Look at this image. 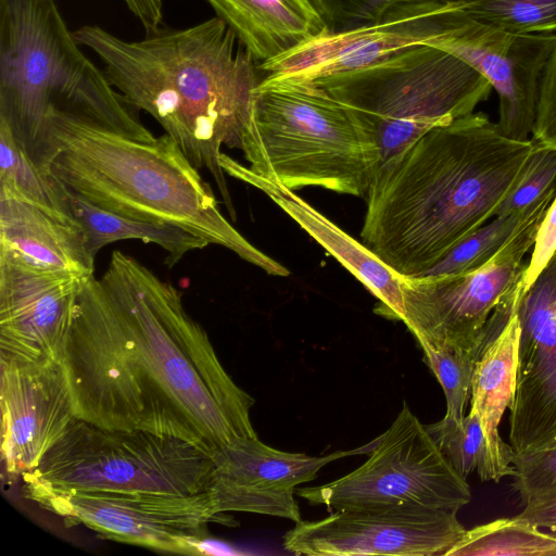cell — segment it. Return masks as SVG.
Segmentation results:
<instances>
[{
  "label": "cell",
  "mask_w": 556,
  "mask_h": 556,
  "mask_svg": "<svg viewBox=\"0 0 556 556\" xmlns=\"http://www.w3.org/2000/svg\"><path fill=\"white\" fill-rule=\"evenodd\" d=\"M483 76L500 98L498 127L516 140L532 132L540 79L556 46V35L513 34L460 12L445 36L432 45Z\"/></svg>",
  "instance_id": "cell-14"
},
{
  "label": "cell",
  "mask_w": 556,
  "mask_h": 556,
  "mask_svg": "<svg viewBox=\"0 0 556 556\" xmlns=\"http://www.w3.org/2000/svg\"><path fill=\"white\" fill-rule=\"evenodd\" d=\"M0 258L81 278L94 271L81 228L0 188Z\"/></svg>",
  "instance_id": "cell-20"
},
{
  "label": "cell",
  "mask_w": 556,
  "mask_h": 556,
  "mask_svg": "<svg viewBox=\"0 0 556 556\" xmlns=\"http://www.w3.org/2000/svg\"><path fill=\"white\" fill-rule=\"evenodd\" d=\"M369 458L352 472L295 493L330 511L359 508H428L457 511L471 491L426 425L404 402L392 425L376 438Z\"/></svg>",
  "instance_id": "cell-10"
},
{
  "label": "cell",
  "mask_w": 556,
  "mask_h": 556,
  "mask_svg": "<svg viewBox=\"0 0 556 556\" xmlns=\"http://www.w3.org/2000/svg\"><path fill=\"white\" fill-rule=\"evenodd\" d=\"M518 369L509 445L526 454L556 445V265L548 263L518 304Z\"/></svg>",
  "instance_id": "cell-16"
},
{
  "label": "cell",
  "mask_w": 556,
  "mask_h": 556,
  "mask_svg": "<svg viewBox=\"0 0 556 556\" xmlns=\"http://www.w3.org/2000/svg\"><path fill=\"white\" fill-rule=\"evenodd\" d=\"M55 186L66 214L81 228L87 249L93 258L102 248L112 242L137 239L161 247L167 252L166 265L173 267L189 252L211 244L204 238L180 227L128 218L93 205L58 184Z\"/></svg>",
  "instance_id": "cell-23"
},
{
  "label": "cell",
  "mask_w": 556,
  "mask_h": 556,
  "mask_svg": "<svg viewBox=\"0 0 556 556\" xmlns=\"http://www.w3.org/2000/svg\"><path fill=\"white\" fill-rule=\"evenodd\" d=\"M514 488L523 505L556 496V445L515 454Z\"/></svg>",
  "instance_id": "cell-31"
},
{
  "label": "cell",
  "mask_w": 556,
  "mask_h": 556,
  "mask_svg": "<svg viewBox=\"0 0 556 556\" xmlns=\"http://www.w3.org/2000/svg\"><path fill=\"white\" fill-rule=\"evenodd\" d=\"M556 556V535L518 515L466 530L444 556Z\"/></svg>",
  "instance_id": "cell-24"
},
{
  "label": "cell",
  "mask_w": 556,
  "mask_h": 556,
  "mask_svg": "<svg viewBox=\"0 0 556 556\" xmlns=\"http://www.w3.org/2000/svg\"><path fill=\"white\" fill-rule=\"evenodd\" d=\"M377 439L326 456H309L270 447L258 437L236 438L213 455L207 488L215 513H254L301 520L296 486L313 481L325 465L355 454L370 453Z\"/></svg>",
  "instance_id": "cell-15"
},
{
  "label": "cell",
  "mask_w": 556,
  "mask_h": 556,
  "mask_svg": "<svg viewBox=\"0 0 556 556\" xmlns=\"http://www.w3.org/2000/svg\"><path fill=\"white\" fill-rule=\"evenodd\" d=\"M33 502L62 517L70 526L83 525L121 543L154 551L194 555L207 526L233 525L228 514L215 513L206 491L184 495L154 492L49 493Z\"/></svg>",
  "instance_id": "cell-11"
},
{
  "label": "cell",
  "mask_w": 556,
  "mask_h": 556,
  "mask_svg": "<svg viewBox=\"0 0 556 556\" xmlns=\"http://www.w3.org/2000/svg\"><path fill=\"white\" fill-rule=\"evenodd\" d=\"M312 81L350 113L376 153L375 173L427 131L473 113L492 89L464 61L431 45Z\"/></svg>",
  "instance_id": "cell-7"
},
{
  "label": "cell",
  "mask_w": 556,
  "mask_h": 556,
  "mask_svg": "<svg viewBox=\"0 0 556 556\" xmlns=\"http://www.w3.org/2000/svg\"><path fill=\"white\" fill-rule=\"evenodd\" d=\"M94 52L103 73L134 109L151 115L198 169H207L236 218L222 147L241 149L254 93L257 62L217 16L181 28L161 27L125 40L99 25L74 30Z\"/></svg>",
  "instance_id": "cell-3"
},
{
  "label": "cell",
  "mask_w": 556,
  "mask_h": 556,
  "mask_svg": "<svg viewBox=\"0 0 556 556\" xmlns=\"http://www.w3.org/2000/svg\"><path fill=\"white\" fill-rule=\"evenodd\" d=\"M80 47L56 0H0V121L27 149L53 117L153 140Z\"/></svg>",
  "instance_id": "cell-5"
},
{
  "label": "cell",
  "mask_w": 556,
  "mask_h": 556,
  "mask_svg": "<svg viewBox=\"0 0 556 556\" xmlns=\"http://www.w3.org/2000/svg\"><path fill=\"white\" fill-rule=\"evenodd\" d=\"M554 261H555V265H556V253H555V255H554Z\"/></svg>",
  "instance_id": "cell-39"
},
{
  "label": "cell",
  "mask_w": 556,
  "mask_h": 556,
  "mask_svg": "<svg viewBox=\"0 0 556 556\" xmlns=\"http://www.w3.org/2000/svg\"><path fill=\"white\" fill-rule=\"evenodd\" d=\"M219 164L225 174L264 192L291 216L378 300L375 312L392 320H403V278L387 267L369 249L316 211L294 191L254 173L226 153Z\"/></svg>",
  "instance_id": "cell-19"
},
{
  "label": "cell",
  "mask_w": 556,
  "mask_h": 556,
  "mask_svg": "<svg viewBox=\"0 0 556 556\" xmlns=\"http://www.w3.org/2000/svg\"><path fill=\"white\" fill-rule=\"evenodd\" d=\"M257 64L330 29L312 0H206Z\"/></svg>",
  "instance_id": "cell-21"
},
{
  "label": "cell",
  "mask_w": 556,
  "mask_h": 556,
  "mask_svg": "<svg viewBox=\"0 0 556 556\" xmlns=\"http://www.w3.org/2000/svg\"><path fill=\"white\" fill-rule=\"evenodd\" d=\"M439 448L465 479L477 471L482 481L498 482L509 472L494 457L478 415L470 410L462 421L444 416L438 422L426 425Z\"/></svg>",
  "instance_id": "cell-26"
},
{
  "label": "cell",
  "mask_w": 556,
  "mask_h": 556,
  "mask_svg": "<svg viewBox=\"0 0 556 556\" xmlns=\"http://www.w3.org/2000/svg\"><path fill=\"white\" fill-rule=\"evenodd\" d=\"M323 16L326 18L329 27L331 26L333 8L332 0H312Z\"/></svg>",
  "instance_id": "cell-38"
},
{
  "label": "cell",
  "mask_w": 556,
  "mask_h": 556,
  "mask_svg": "<svg viewBox=\"0 0 556 556\" xmlns=\"http://www.w3.org/2000/svg\"><path fill=\"white\" fill-rule=\"evenodd\" d=\"M28 151L55 184L93 205L128 218L180 227L268 275L290 274L225 218L210 185L167 134L142 141L53 117Z\"/></svg>",
  "instance_id": "cell-4"
},
{
  "label": "cell",
  "mask_w": 556,
  "mask_h": 556,
  "mask_svg": "<svg viewBox=\"0 0 556 556\" xmlns=\"http://www.w3.org/2000/svg\"><path fill=\"white\" fill-rule=\"evenodd\" d=\"M59 364L76 418L111 430L173 435L213 455L257 437L255 400L220 363L181 292L114 251L83 280Z\"/></svg>",
  "instance_id": "cell-1"
},
{
  "label": "cell",
  "mask_w": 556,
  "mask_h": 556,
  "mask_svg": "<svg viewBox=\"0 0 556 556\" xmlns=\"http://www.w3.org/2000/svg\"><path fill=\"white\" fill-rule=\"evenodd\" d=\"M556 253V194L539 226L522 279V293L534 283Z\"/></svg>",
  "instance_id": "cell-34"
},
{
  "label": "cell",
  "mask_w": 556,
  "mask_h": 556,
  "mask_svg": "<svg viewBox=\"0 0 556 556\" xmlns=\"http://www.w3.org/2000/svg\"><path fill=\"white\" fill-rule=\"evenodd\" d=\"M84 279L0 258V359L59 362Z\"/></svg>",
  "instance_id": "cell-18"
},
{
  "label": "cell",
  "mask_w": 556,
  "mask_h": 556,
  "mask_svg": "<svg viewBox=\"0 0 556 556\" xmlns=\"http://www.w3.org/2000/svg\"><path fill=\"white\" fill-rule=\"evenodd\" d=\"M555 194L556 190L525 213L496 215L454 245L420 277L455 275L482 267L538 213L547 208Z\"/></svg>",
  "instance_id": "cell-25"
},
{
  "label": "cell",
  "mask_w": 556,
  "mask_h": 556,
  "mask_svg": "<svg viewBox=\"0 0 556 556\" xmlns=\"http://www.w3.org/2000/svg\"><path fill=\"white\" fill-rule=\"evenodd\" d=\"M518 304L519 301L502 331L478 358L470 396V410L478 415L494 457L510 477L516 473L515 453L500 437L498 426L515 394L520 339Z\"/></svg>",
  "instance_id": "cell-22"
},
{
  "label": "cell",
  "mask_w": 556,
  "mask_h": 556,
  "mask_svg": "<svg viewBox=\"0 0 556 556\" xmlns=\"http://www.w3.org/2000/svg\"><path fill=\"white\" fill-rule=\"evenodd\" d=\"M466 529L457 511L428 508H359L300 520L282 538L283 548L307 556H437Z\"/></svg>",
  "instance_id": "cell-13"
},
{
  "label": "cell",
  "mask_w": 556,
  "mask_h": 556,
  "mask_svg": "<svg viewBox=\"0 0 556 556\" xmlns=\"http://www.w3.org/2000/svg\"><path fill=\"white\" fill-rule=\"evenodd\" d=\"M554 190H556V151L534 143L520 177L502 202L496 215L525 213L535 207Z\"/></svg>",
  "instance_id": "cell-30"
},
{
  "label": "cell",
  "mask_w": 556,
  "mask_h": 556,
  "mask_svg": "<svg viewBox=\"0 0 556 556\" xmlns=\"http://www.w3.org/2000/svg\"><path fill=\"white\" fill-rule=\"evenodd\" d=\"M128 10L137 17L146 35L157 31L163 21L162 0H123Z\"/></svg>",
  "instance_id": "cell-35"
},
{
  "label": "cell",
  "mask_w": 556,
  "mask_h": 556,
  "mask_svg": "<svg viewBox=\"0 0 556 556\" xmlns=\"http://www.w3.org/2000/svg\"><path fill=\"white\" fill-rule=\"evenodd\" d=\"M214 462L184 439L144 430H111L76 418L21 476L22 494L154 492L191 495L207 490Z\"/></svg>",
  "instance_id": "cell-8"
},
{
  "label": "cell",
  "mask_w": 556,
  "mask_h": 556,
  "mask_svg": "<svg viewBox=\"0 0 556 556\" xmlns=\"http://www.w3.org/2000/svg\"><path fill=\"white\" fill-rule=\"evenodd\" d=\"M531 135L535 144L556 151V46L540 79Z\"/></svg>",
  "instance_id": "cell-32"
},
{
  "label": "cell",
  "mask_w": 556,
  "mask_h": 556,
  "mask_svg": "<svg viewBox=\"0 0 556 556\" xmlns=\"http://www.w3.org/2000/svg\"><path fill=\"white\" fill-rule=\"evenodd\" d=\"M456 0L391 8L379 18L343 29H328L258 70L266 77L312 81L361 70L406 48L434 45L452 27Z\"/></svg>",
  "instance_id": "cell-12"
},
{
  "label": "cell",
  "mask_w": 556,
  "mask_h": 556,
  "mask_svg": "<svg viewBox=\"0 0 556 556\" xmlns=\"http://www.w3.org/2000/svg\"><path fill=\"white\" fill-rule=\"evenodd\" d=\"M533 148L480 112L432 128L374 174L362 243L399 277H420L496 216Z\"/></svg>",
  "instance_id": "cell-2"
},
{
  "label": "cell",
  "mask_w": 556,
  "mask_h": 556,
  "mask_svg": "<svg viewBox=\"0 0 556 556\" xmlns=\"http://www.w3.org/2000/svg\"><path fill=\"white\" fill-rule=\"evenodd\" d=\"M547 208L480 268L447 276L403 278L402 321L420 346L450 348L478 361L521 296L525 256L533 247Z\"/></svg>",
  "instance_id": "cell-9"
},
{
  "label": "cell",
  "mask_w": 556,
  "mask_h": 556,
  "mask_svg": "<svg viewBox=\"0 0 556 556\" xmlns=\"http://www.w3.org/2000/svg\"><path fill=\"white\" fill-rule=\"evenodd\" d=\"M0 188L71 219L53 180L37 165L25 143L1 121Z\"/></svg>",
  "instance_id": "cell-27"
},
{
  "label": "cell",
  "mask_w": 556,
  "mask_h": 556,
  "mask_svg": "<svg viewBox=\"0 0 556 556\" xmlns=\"http://www.w3.org/2000/svg\"><path fill=\"white\" fill-rule=\"evenodd\" d=\"M468 17L513 34L556 31V0H457Z\"/></svg>",
  "instance_id": "cell-28"
},
{
  "label": "cell",
  "mask_w": 556,
  "mask_h": 556,
  "mask_svg": "<svg viewBox=\"0 0 556 556\" xmlns=\"http://www.w3.org/2000/svg\"><path fill=\"white\" fill-rule=\"evenodd\" d=\"M425 362L440 382L446 399L445 416L462 421L471 396V382L477 359L470 354L450 349L420 346Z\"/></svg>",
  "instance_id": "cell-29"
},
{
  "label": "cell",
  "mask_w": 556,
  "mask_h": 556,
  "mask_svg": "<svg viewBox=\"0 0 556 556\" xmlns=\"http://www.w3.org/2000/svg\"><path fill=\"white\" fill-rule=\"evenodd\" d=\"M236 554L233 548L215 538L205 534L198 539L194 545V555H232Z\"/></svg>",
  "instance_id": "cell-37"
},
{
  "label": "cell",
  "mask_w": 556,
  "mask_h": 556,
  "mask_svg": "<svg viewBox=\"0 0 556 556\" xmlns=\"http://www.w3.org/2000/svg\"><path fill=\"white\" fill-rule=\"evenodd\" d=\"M1 460L8 481L38 464L76 419L59 362L0 359Z\"/></svg>",
  "instance_id": "cell-17"
},
{
  "label": "cell",
  "mask_w": 556,
  "mask_h": 556,
  "mask_svg": "<svg viewBox=\"0 0 556 556\" xmlns=\"http://www.w3.org/2000/svg\"><path fill=\"white\" fill-rule=\"evenodd\" d=\"M438 1L450 0H332L333 16L330 29H343L375 21L394 7Z\"/></svg>",
  "instance_id": "cell-33"
},
{
  "label": "cell",
  "mask_w": 556,
  "mask_h": 556,
  "mask_svg": "<svg viewBox=\"0 0 556 556\" xmlns=\"http://www.w3.org/2000/svg\"><path fill=\"white\" fill-rule=\"evenodd\" d=\"M240 150L250 169L292 191L365 197L377 165L346 109L306 80L262 77Z\"/></svg>",
  "instance_id": "cell-6"
},
{
  "label": "cell",
  "mask_w": 556,
  "mask_h": 556,
  "mask_svg": "<svg viewBox=\"0 0 556 556\" xmlns=\"http://www.w3.org/2000/svg\"><path fill=\"white\" fill-rule=\"evenodd\" d=\"M518 516L556 535V496L526 504Z\"/></svg>",
  "instance_id": "cell-36"
}]
</instances>
